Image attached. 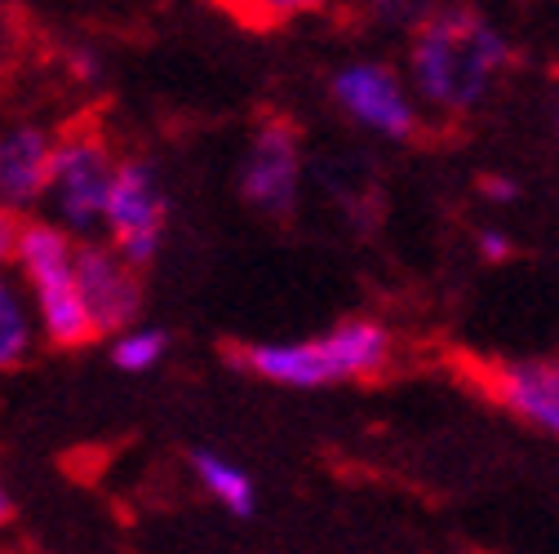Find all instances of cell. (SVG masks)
<instances>
[{
    "label": "cell",
    "mask_w": 559,
    "mask_h": 554,
    "mask_svg": "<svg viewBox=\"0 0 559 554\" xmlns=\"http://www.w3.org/2000/svg\"><path fill=\"white\" fill-rule=\"evenodd\" d=\"M391 337L386 328L369 324V320H352L337 324L333 333L316 337V341H289V346H245L231 351V360L240 369H249L262 382H280V386H329L342 377H373L386 364Z\"/></svg>",
    "instance_id": "6da1fadb"
},
{
    "label": "cell",
    "mask_w": 559,
    "mask_h": 554,
    "mask_svg": "<svg viewBox=\"0 0 559 554\" xmlns=\"http://www.w3.org/2000/svg\"><path fill=\"white\" fill-rule=\"evenodd\" d=\"M14 266L36 298V328L58 351H81L98 337L81 289H76V244L58 222H27Z\"/></svg>",
    "instance_id": "7a4b0ae2"
},
{
    "label": "cell",
    "mask_w": 559,
    "mask_h": 554,
    "mask_svg": "<svg viewBox=\"0 0 559 554\" xmlns=\"http://www.w3.org/2000/svg\"><path fill=\"white\" fill-rule=\"evenodd\" d=\"M511 62V45L484 23H431L413 49V76L431 103L471 107L488 72Z\"/></svg>",
    "instance_id": "3957f363"
},
{
    "label": "cell",
    "mask_w": 559,
    "mask_h": 554,
    "mask_svg": "<svg viewBox=\"0 0 559 554\" xmlns=\"http://www.w3.org/2000/svg\"><path fill=\"white\" fill-rule=\"evenodd\" d=\"M116 156L98 124H72L53 137V160H49V209L62 231H94L107 209V191L116 178Z\"/></svg>",
    "instance_id": "277c9868"
},
{
    "label": "cell",
    "mask_w": 559,
    "mask_h": 554,
    "mask_svg": "<svg viewBox=\"0 0 559 554\" xmlns=\"http://www.w3.org/2000/svg\"><path fill=\"white\" fill-rule=\"evenodd\" d=\"M165 214H169V200H165V191L156 182V169L147 160H120L116 178H111V191H107L103 227L111 236V249L133 270H143V266L156 262Z\"/></svg>",
    "instance_id": "5b68a950"
},
{
    "label": "cell",
    "mask_w": 559,
    "mask_h": 554,
    "mask_svg": "<svg viewBox=\"0 0 559 554\" xmlns=\"http://www.w3.org/2000/svg\"><path fill=\"white\" fill-rule=\"evenodd\" d=\"M76 289L81 302L98 328V337H120L133 328L138 311H143V285L138 270L111 249V244H76Z\"/></svg>",
    "instance_id": "8992f818"
},
{
    "label": "cell",
    "mask_w": 559,
    "mask_h": 554,
    "mask_svg": "<svg viewBox=\"0 0 559 554\" xmlns=\"http://www.w3.org/2000/svg\"><path fill=\"white\" fill-rule=\"evenodd\" d=\"M298 137L289 124H266L253 147H249V160H245V173H240V191L253 209L262 214H285L294 195H298Z\"/></svg>",
    "instance_id": "52a82bcc"
},
{
    "label": "cell",
    "mask_w": 559,
    "mask_h": 554,
    "mask_svg": "<svg viewBox=\"0 0 559 554\" xmlns=\"http://www.w3.org/2000/svg\"><path fill=\"white\" fill-rule=\"evenodd\" d=\"M333 94L360 124H369V129H378L386 137H408L413 124H417L400 81L386 72V67H373V62L346 67V72L333 81Z\"/></svg>",
    "instance_id": "ba28073f"
},
{
    "label": "cell",
    "mask_w": 559,
    "mask_h": 554,
    "mask_svg": "<svg viewBox=\"0 0 559 554\" xmlns=\"http://www.w3.org/2000/svg\"><path fill=\"white\" fill-rule=\"evenodd\" d=\"M53 137L40 124H10L0 133V204L14 214L32 209L49 191Z\"/></svg>",
    "instance_id": "9c48e42d"
},
{
    "label": "cell",
    "mask_w": 559,
    "mask_h": 554,
    "mask_svg": "<svg viewBox=\"0 0 559 554\" xmlns=\"http://www.w3.org/2000/svg\"><path fill=\"white\" fill-rule=\"evenodd\" d=\"M488 390H493L515 418L559 435V360H528V364L493 369Z\"/></svg>",
    "instance_id": "30bf717a"
},
{
    "label": "cell",
    "mask_w": 559,
    "mask_h": 554,
    "mask_svg": "<svg viewBox=\"0 0 559 554\" xmlns=\"http://www.w3.org/2000/svg\"><path fill=\"white\" fill-rule=\"evenodd\" d=\"M36 346V311H27L23 289L0 270V373L19 369Z\"/></svg>",
    "instance_id": "8fae6325"
},
{
    "label": "cell",
    "mask_w": 559,
    "mask_h": 554,
    "mask_svg": "<svg viewBox=\"0 0 559 554\" xmlns=\"http://www.w3.org/2000/svg\"><path fill=\"white\" fill-rule=\"evenodd\" d=\"M191 470H195V479L204 483L209 493H214L231 515H240V519H249L253 515V483H249V474L240 470V466H231V461H223L218 453H191Z\"/></svg>",
    "instance_id": "7c38bea8"
},
{
    "label": "cell",
    "mask_w": 559,
    "mask_h": 554,
    "mask_svg": "<svg viewBox=\"0 0 559 554\" xmlns=\"http://www.w3.org/2000/svg\"><path fill=\"white\" fill-rule=\"evenodd\" d=\"M165 346H169V337L160 328H129L111 341V364L124 373H147L165 356Z\"/></svg>",
    "instance_id": "4fadbf2b"
},
{
    "label": "cell",
    "mask_w": 559,
    "mask_h": 554,
    "mask_svg": "<svg viewBox=\"0 0 559 554\" xmlns=\"http://www.w3.org/2000/svg\"><path fill=\"white\" fill-rule=\"evenodd\" d=\"M23 227H27V218H23V214H14V209H5V204H0V270H5V266L19 257V240H23Z\"/></svg>",
    "instance_id": "5bb4252c"
},
{
    "label": "cell",
    "mask_w": 559,
    "mask_h": 554,
    "mask_svg": "<svg viewBox=\"0 0 559 554\" xmlns=\"http://www.w3.org/2000/svg\"><path fill=\"white\" fill-rule=\"evenodd\" d=\"M479 191H484L488 200H498V204H507V200H515V195H520V186H515L511 178H484V182H479Z\"/></svg>",
    "instance_id": "9a60e30c"
},
{
    "label": "cell",
    "mask_w": 559,
    "mask_h": 554,
    "mask_svg": "<svg viewBox=\"0 0 559 554\" xmlns=\"http://www.w3.org/2000/svg\"><path fill=\"white\" fill-rule=\"evenodd\" d=\"M479 249H484V257H493V262H502V257L511 253L507 236H498V231H484V236H479Z\"/></svg>",
    "instance_id": "2e32d148"
},
{
    "label": "cell",
    "mask_w": 559,
    "mask_h": 554,
    "mask_svg": "<svg viewBox=\"0 0 559 554\" xmlns=\"http://www.w3.org/2000/svg\"><path fill=\"white\" fill-rule=\"evenodd\" d=\"M14 519V497H10V489H5V479H0V528H5Z\"/></svg>",
    "instance_id": "e0dca14e"
}]
</instances>
